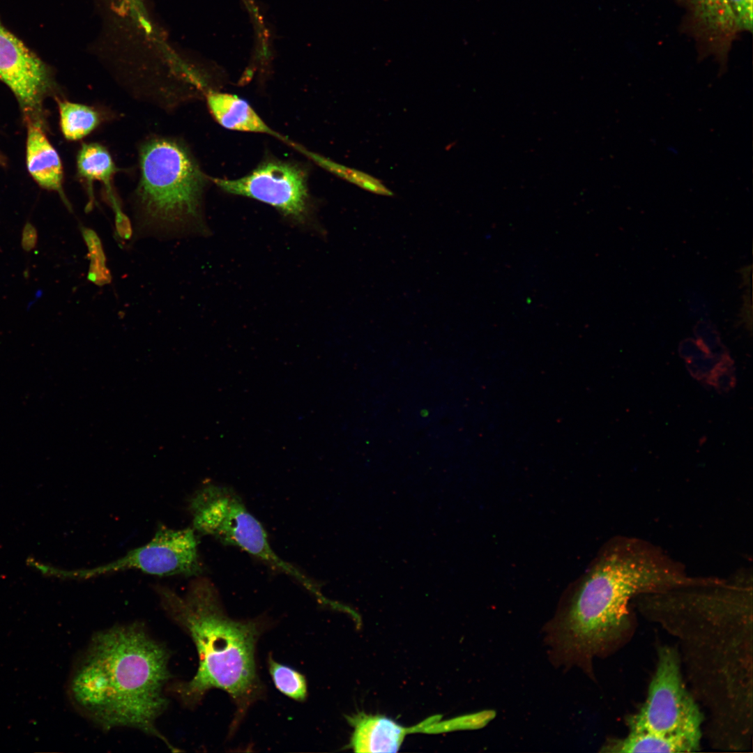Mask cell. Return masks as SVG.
<instances>
[{
    "label": "cell",
    "mask_w": 753,
    "mask_h": 753,
    "mask_svg": "<svg viewBox=\"0 0 753 753\" xmlns=\"http://www.w3.org/2000/svg\"><path fill=\"white\" fill-rule=\"evenodd\" d=\"M640 615L674 637L686 683L706 712L710 747L752 749L753 574L742 567L726 577L633 601Z\"/></svg>",
    "instance_id": "1"
},
{
    "label": "cell",
    "mask_w": 753,
    "mask_h": 753,
    "mask_svg": "<svg viewBox=\"0 0 753 753\" xmlns=\"http://www.w3.org/2000/svg\"><path fill=\"white\" fill-rule=\"evenodd\" d=\"M654 543L618 535L607 545L553 625L552 643L563 660L591 673L593 660L625 646L636 630L630 602L642 594L705 581Z\"/></svg>",
    "instance_id": "2"
},
{
    "label": "cell",
    "mask_w": 753,
    "mask_h": 753,
    "mask_svg": "<svg viewBox=\"0 0 753 753\" xmlns=\"http://www.w3.org/2000/svg\"><path fill=\"white\" fill-rule=\"evenodd\" d=\"M169 653L139 624L102 630L75 664L68 684L73 706L103 729L130 727L174 747L156 728L167 706Z\"/></svg>",
    "instance_id": "3"
},
{
    "label": "cell",
    "mask_w": 753,
    "mask_h": 753,
    "mask_svg": "<svg viewBox=\"0 0 753 753\" xmlns=\"http://www.w3.org/2000/svg\"><path fill=\"white\" fill-rule=\"evenodd\" d=\"M154 590L165 612L190 637L198 655L194 677L176 686L178 697L187 706L195 707L211 689L226 692L236 706L231 735L250 706L264 694L255 654L268 621L230 618L217 588L203 575L195 577L183 595L161 585Z\"/></svg>",
    "instance_id": "4"
},
{
    "label": "cell",
    "mask_w": 753,
    "mask_h": 753,
    "mask_svg": "<svg viewBox=\"0 0 753 753\" xmlns=\"http://www.w3.org/2000/svg\"><path fill=\"white\" fill-rule=\"evenodd\" d=\"M139 166L136 197L144 224L178 231L197 218L206 176L183 144L162 137L146 141Z\"/></svg>",
    "instance_id": "5"
},
{
    "label": "cell",
    "mask_w": 753,
    "mask_h": 753,
    "mask_svg": "<svg viewBox=\"0 0 753 753\" xmlns=\"http://www.w3.org/2000/svg\"><path fill=\"white\" fill-rule=\"evenodd\" d=\"M188 509L195 531L241 549L296 580L320 602L324 600L316 583L275 552L264 526L234 489L206 482L190 497Z\"/></svg>",
    "instance_id": "6"
},
{
    "label": "cell",
    "mask_w": 753,
    "mask_h": 753,
    "mask_svg": "<svg viewBox=\"0 0 753 753\" xmlns=\"http://www.w3.org/2000/svg\"><path fill=\"white\" fill-rule=\"evenodd\" d=\"M656 663L646 698L628 715V731H647L701 741L705 715L684 677L677 648L657 644Z\"/></svg>",
    "instance_id": "7"
},
{
    "label": "cell",
    "mask_w": 753,
    "mask_h": 753,
    "mask_svg": "<svg viewBox=\"0 0 753 753\" xmlns=\"http://www.w3.org/2000/svg\"><path fill=\"white\" fill-rule=\"evenodd\" d=\"M192 528L174 529L159 525L146 544L129 551L122 557L91 568H59L61 579H88L128 570H137L157 576L182 575L197 577L204 572Z\"/></svg>",
    "instance_id": "8"
},
{
    "label": "cell",
    "mask_w": 753,
    "mask_h": 753,
    "mask_svg": "<svg viewBox=\"0 0 753 753\" xmlns=\"http://www.w3.org/2000/svg\"><path fill=\"white\" fill-rule=\"evenodd\" d=\"M306 178L305 172L296 165L271 160L239 178L211 180L225 192L260 201L286 216L301 220L307 206Z\"/></svg>",
    "instance_id": "9"
},
{
    "label": "cell",
    "mask_w": 753,
    "mask_h": 753,
    "mask_svg": "<svg viewBox=\"0 0 753 753\" xmlns=\"http://www.w3.org/2000/svg\"><path fill=\"white\" fill-rule=\"evenodd\" d=\"M0 81L12 91L27 122L39 121L42 102L52 86L45 64L0 22Z\"/></svg>",
    "instance_id": "10"
},
{
    "label": "cell",
    "mask_w": 753,
    "mask_h": 753,
    "mask_svg": "<svg viewBox=\"0 0 753 753\" xmlns=\"http://www.w3.org/2000/svg\"><path fill=\"white\" fill-rule=\"evenodd\" d=\"M353 729L349 747L356 752H396L407 734L414 732L437 733L443 729L440 717L405 727L382 715L358 712L346 716Z\"/></svg>",
    "instance_id": "11"
},
{
    "label": "cell",
    "mask_w": 753,
    "mask_h": 753,
    "mask_svg": "<svg viewBox=\"0 0 753 753\" xmlns=\"http://www.w3.org/2000/svg\"><path fill=\"white\" fill-rule=\"evenodd\" d=\"M210 112L225 128L264 133L286 142L290 141L271 129L257 114L251 105L236 95L208 90L205 93Z\"/></svg>",
    "instance_id": "12"
},
{
    "label": "cell",
    "mask_w": 753,
    "mask_h": 753,
    "mask_svg": "<svg viewBox=\"0 0 753 753\" xmlns=\"http://www.w3.org/2000/svg\"><path fill=\"white\" fill-rule=\"evenodd\" d=\"M27 169L42 188L62 192L63 167L59 155L45 134L40 122H27Z\"/></svg>",
    "instance_id": "13"
},
{
    "label": "cell",
    "mask_w": 753,
    "mask_h": 753,
    "mask_svg": "<svg viewBox=\"0 0 753 753\" xmlns=\"http://www.w3.org/2000/svg\"><path fill=\"white\" fill-rule=\"evenodd\" d=\"M699 740L677 736H664L647 731H628L623 738H610L600 752L609 753L635 752H693L699 751Z\"/></svg>",
    "instance_id": "14"
},
{
    "label": "cell",
    "mask_w": 753,
    "mask_h": 753,
    "mask_svg": "<svg viewBox=\"0 0 753 753\" xmlns=\"http://www.w3.org/2000/svg\"><path fill=\"white\" fill-rule=\"evenodd\" d=\"M77 169L79 178L86 183L89 206L93 202V183L102 182L107 190L110 201L116 199L112 186V179L118 171L108 150L98 143H84L77 156Z\"/></svg>",
    "instance_id": "15"
},
{
    "label": "cell",
    "mask_w": 753,
    "mask_h": 753,
    "mask_svg": "<svg viewBox=\"0 0 753 753\" xmlns=\"http://www.w3.org/2000/svg\"><path fill=\"white\" fill-rule=\"evenodd\" d=\"M61 132L68 140L81 139L100 123L101 115L94 107L69 101L58 102Z\"/></svg>",
    "instance_id": "16"
},
{
    "label": "cell",
    "mask_w": 753,
    "mask_h": 753,
    "mask_svg": "<svg viewBox=\"0 0 753 753\" xmlns=\"http://www.w3.org/2000/svg\"><path fill=\"white\" fill-rule=\"evenodd\" d=\"M692 3L696 18L711 35L728 37L737 31L727 0H692Z\"/></svg>",
    "instance_id": "17"
},
{
    "label": "cell",
    "mask_w": 753,
    "mask_h": 753,
    "mask_svg": "<svg viewBox=\"0 0 753 753\" xmlns=\"http://www.w3.org/2000/svg\"><path fill=\"white\" fill-rule=\"evenodd\" d=\"M290 145L321 167L367 191L383 196L391 197L394 195L380 180L368 174L338 164L325 156L310 151L293 142Z\"/></svg>",
    "instance_id": "18"
},
{
    "label": "cell",
    "mask_w": 753,
    "mask_h": 753,
    "mask_svg": "<svg viewBox=\"0 0 753 753\" xmlns=\"http://www.w3.org/2000/svg\"><path fill=\"white\" fill-rule=\"evenodd\" d=\"M268 671L275 687L287 697L304 701L307 697V684L303 674L291 667L268 659Z\"/></svg>",
    "instance_id": "19"
},
{
    "label": "cell",
    "mask_w": 753,
    "mask_h": 753,
    "mask_svg": "<svg viewBox=\"0 0 753 753\" xmlns=\"http://www.w3.org/2000/svg\"><path fill=\"white\" fill-rule=\"evenodd\" d=\"M83 235L89 248L91 259L89 280L98 284L109 282L111 276L105 266V257L99 238L90 229H84Z\"/></svg>",
    "instance_id": "20"
},
{
    "label": "cell",
    "mask_w": 753,
    "mask_h": 753,
    "mask_svg": "<svg viewBox=\"0 0 753 753\" xmlns=\"http://www.w3.org/2000/svg\"><path fill=\"white\" fill-rule=\"evenodd\" d=\"M737 30H752V0H727Z\"/></svg>",
    "instance_id": "21"
},
{
    "label": "cell",
    "mask_w": 753,
    "mask_h": 753,
    "mask_svg": "<svg viewBox=\"0 0 753 753\" xmlns=\"http://www.w3.org/2000/svg\"><path fill=\"white\" fill-rule=\"evenodd\" d=\"M120 7L144 31L152 25L142 0H117Z\"/></svg>",
    "instance_id": "22"
}]
</instances>
